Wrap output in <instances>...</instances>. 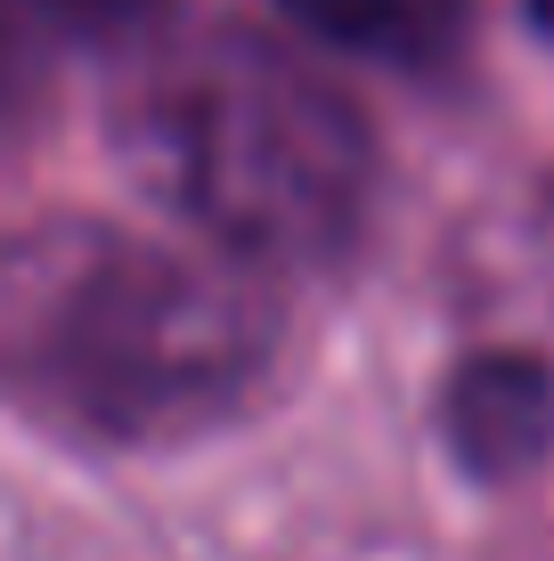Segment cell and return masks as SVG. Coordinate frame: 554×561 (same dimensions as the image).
<instances>
[{
  "mask_svg": "<svg viewBox=\"0 0 554 561\" xmlns=\"http://www.w3.org/2000/svg\"><path fill=\"white\" fill-rule=\"evenodd\" d=\"M278 351V277L213 244L106 220H42L0 244V382L82 439H196L270 382Z\"/></svg>",
  "mask_w": 554,
  "mask_h": 561,
  "instance_id": "1",
  "label": "cell"
},
{
  "mask_svg": "<svg viewBox=\"0 0 554 561\" xmlns=\"http://www.w3.org/2000/svg\"><path fill=\"white\" fill-rule=\"evenodd\" d=\"M131 180L196 244L294 277L359 244L375 204V139L310 57L213 25L139 57L114 106Z\"/></svg>",
  "mask_w": 554,
  "mask_h": 561,
  "instance_id": "2",
  "label": "cell"
},
{
  "mask_svg": "<svg viewBox=\"0 0 554 561\" xmlns=\"http://www.w3.org/2000/svg\"><path fill=\"white\" fill-rule=\"evenodd\" d=\"M441 432L465 472L482 480H522L554 448V375L530 351H482L449 375L441 391Z\"/></svg>",
  "mask_w": 554,
  "mask_h": 561,
  "instance_id": "3",
  "label": "cell"
},
{
  "mask_svg": "<svg viewBox=\"0 0 554 561\" xmlns=\"http://www.w3.org/2000/svg\"><path fill=\"white\" fill-rule=\"evenodd\" d=\"M285 16L327 49L375 57V66H408V73L449 66L465 49V25H473L465 0H285Z\"/></svg>",
  "mask_w": 554,
  "mask_h": 561,
  "instance_id": "4",
  "label": "cell"
},
{
  "mask_svg": "<svg viewBox=\"0 0 554 561\" xmlns=\"http://www.w3.org/2000/svg\"><path fill=\"white\" fill-rule=\"evenodd\" d=\"M42 9L82 25V33H139V25H156L171 0H42Z\"/></svg>",
  "mask_w": 554,
  "mask_h": 561,
  "instance_id": "5",
  "label": "cell"
},
{
  "mask_svg": "<svg viewBox=\"0 0 554 561\" xmlns=\"http://www.w3.org/2000/svg\"><path fill=\"white\" fill-rule=\"evenodd\" d=\"M522 9H530V25H539L546 42H554V0H522Z\"/></svg>",
  "mask_w": 554,
  "mask_h": 561,
  "instance_id": "6",
  "label": "cell"
}]
</instances>
